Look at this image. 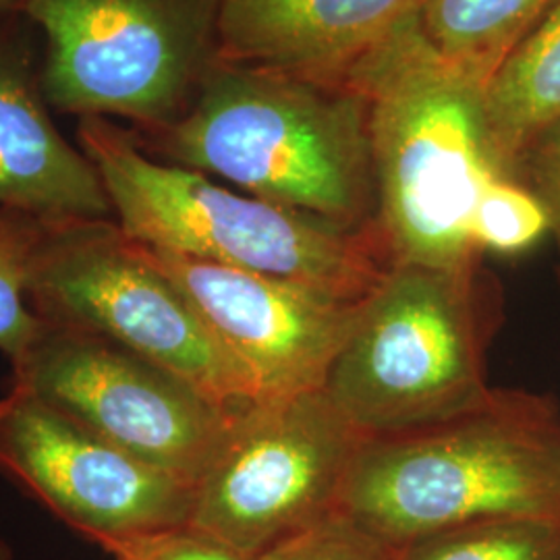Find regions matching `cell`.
I'll use <instances>...</instances> for the list:
<instances>
[{"mask_svg":"<svg viewBox=\"0 0 560 560\" xmlns=\"http://www.w3.org/2000/svg\"><path fill=\"white\" fill-rule=\"evenodd\" d=\"M136 138L152 159L217 175L260 200L376 226L370 98L349 78L219 60L179 122Z\"/></svg>","mask_w":560,"mask_h":560,"instance_id":"6da1fadb","label":"cell"},{"mask_svg":"<svg viewBox=\"0 0 560 560\" xmlns=\"http://www.w3.org/2000/svg\"><path fill=\"white\" fill-rule=\"evenodd\" d=\"M339 515L393 550L483 521H560L559 405L492 388L451 420L368 439Z\"/></svg>","mask_w":560,"mask_h":560,"instance_id":"7a4b0ae2","label":"cell"},{"mask_svg":"<svg viewBox=\"0 0 560 560\" xmlns=\"http://www.w3.org/2000/svg\"><path fill=\"white\" fill-rule=\"evenodd\" d=\"M78 141L92 161L122 233L145 247L258 272L363 300L393 264L374 229L241 196L203 173L156 161L131 129L80 117Z\"/></svg>","mask_w":560,"mask_h":560,"instance_id":"3957f363","label":"cell"},{"mask_svg":"<svg viewBox=\"0 0 560 560\" xmlns=\"http://www.w3.org/2000/svg\"><path fill=\"white\" fill-rule=\"evenodd\" d=\"M370 98L376 226L393 261L480 264L471 217L497 175L481 122L480 83L436 59L411 18L349 75Z\"/></svg>","mask_w":560,"mask_h":560,"instance_id":"277c9868","label":"cell"},{"mask_svg":"<svg viewBox=\"0 0 560 560\" xmlns=\"http://www.w3.org/2000/svg\"><path fill=\"white\" fill-rule=\"evenodd\" d=\"M501 289L481 264L393 261L361 300L324 393L365 439L451 420L490 395Z\"/></svg>","mask_w":560,"mask_h":560,"instance_id":"5b68a950","label":"cell"},{"mask_svg":"<svg viewBox=\"0 0 560 560\" xmlns=\"http://www.w3.org/2000/svg\"><path fill=\"white\" fill-rule=\"evenodd\" d=\"M222 0H25L46 38L42 92L60 113L131 120L136 136L179 122L219 57Z\"/></svg>","mask_w":560,"mask_h":560,"instance_id":"8992f818","label":"cell"},{"mask_svg":"<svg viewBox=\"0 0 560 560\" xmlns=\"http://www.w3.org/2000/svg\"><path fill=\"white\" fill-rule=\"evenodd\" d=\"M25 291L42 322L115 340L231 411L261 400L240 361L115 219L42 221Z\"/></svg>","mask_w":560,"mask_h":560,"instance_id":"52a82bcc","label":"cell"},{"mask_svg":"<svg viewBox=\"0 0 560 560\" xmlns=\"http://www.w3.org/2000/svg\"><path fill=\"white\" fill-rule=\"evenodd\" d=\"M365 441L324 390L254 402L198 481L189 527L258 559L339 515Z\"/></svg>","mask_w":560,"mask_h":560,"instance_id":"ba28073f","label":"cell"},{"mask_svg":"<svg viewBox=\"0 0 560 560\" xmlns=\"http://www.w3.org/2000/svg\"><path fill=\"white\" fill-rule=\"evenodd\" d=\"M11 368V384L194 488L240 413L115 340L46 322Z\"/></svg>","mask_w":560,"mask_h":560,"instance_id":"9c48e42d","label":"cell"},{"mask_svg":"<svg viewBox=\"0 0 560 560\" xmlns=\"http://www.w3.org/2000/svg\"><path fill=\"white\" fill-rule=\"evenodd\" d=\"M0 474L96 546L189 525L194 511V486L15 384L0 399Z\"/></svg>","mask_w":560,"mask_h":560,"instance_id":"30bf717a","label":"cell"},{"mask_svg":"<svg viewBox=\"0 0 560 560\" xmlns=\"http://www.w3.org/2000/svg\"><path fill=\"white\" fill-rule=\"evenodd\" d=\"M145 252L256 382L261 400L324 390L361 301L164 249Z\"/></svg>","mask_w":560,"mask_h":560,"instance_id":"8fae6325","label":"cell"},{"mask_svg":"<svg viewBox=\"0 0 560 560\" xmlns=\"http://www.w3.org/2000/svg\"><path fill=\"white\" fill-rule=\"evenodd\" d=\"M27 34L0 30V208L40 221L113 219L92 161L65 140L46 110Z\"/></svg>","mask_w":560,"mask_h":560,"instance_id":"7c38bea8","label":"cell"},{"mask_svg":"<svg viewBox=\"0 0 560 560\" xmlns=\"http://www.w3.org/2000/svg\"><path fill=\"white\" fill-rule=\"evenodd\" d=\"M420 0H222L219 57L314 78H347Z\"/></svg>","mask_w":560,"mask_h":560,"instance_id":"4fadbf2b","label":"cell"},{"mask_svg":"<svg viewBox=\"0 0 560 560\" xmlns=\"http://www.w3.org/2000/svg\"><path fill=\"white\" fill-rule=\"evenodd\" d=\"M560 120V0L483 85L481 122L490 162L513 180L529 143Z\"/></svg>","mask_w":560,"mask_h":560,"instance_id":"5bb4252c","label":"cell"},{"mask_svg":"<svg viewBox=\"0 0 560 560\" xmlns=\"http://www.w3.org/2000/svg\"><path fill=\"white\" fill-rule=\"evenodd\" d=\"M559 0H420L411 27L425 48L481 88Z\"/></svg>","mask_w":560,"mask_h":560,"instance_id":"9a60e30c","label":"cell"},{"mask_svg":"<svg viewBox=\"0 0 560 560\" xmlns=\"http://www.w3.org/2000/svg\"><path fill=\"white\" fill-rule=\"evenodd\" d=\"M395 555L397 560H560V521H483L411 541Z\"/></svg>","mask_w":560,"mask_h":560,"instance_id":"2e32d148","label":"cell"},{"mask_svg":"<svg viewBox=\"0 0 560 560\" xmlns=\"http://www.w3.org/2000/svg\"><path fill=\"white\" fill-rule=\"evenodd\" d=\"M42 221L20 210L0 208V351L15 360L36 339L42 320L27 303V272Z\"/></svg>","mask_w":560,"mask_h":560,"instance_id":"e0dca14e","label":"cell"},{"mask_svg":"<svg viewBox=\"0 0 560 560\" xmlns=\"http://www.w3.org/2000/svg\"><path fill=\"white\" fill-rule=\"evenodd\" d=\"M546 233H550L548 217L532 191L499 175L483 183L471 217V241L480 254H523Z\"/></svg>","mask_w":560,"mask_h":560,"instance_id":"ac0fdd59","label":"cell"},{"mask_svg":"<svg viewBox=\"0 0 560 560\" xmlns=\"http://www.w3.org/2000/svg\"><path fill=\"white\" fill-rule=\"evenodd\" d=\"M258 560H397V555L355 523L332 515L280 541Z\"/></svg>","mask_w":560,"mask_h":560,"instance_id":"d6986e66","label":"cell"},{"mask_svg":"<svg viewBox=\"0 0 560 560\" xmlns=\"http://www.w3.org/2000/svg\"><path fill=\"white\" fill-rule=\"evenodd\" d=\"M101 548L115 560H258L189 525L102 541Z\"/></svg>","mask_w":560,"mask_h":560,"instance_id":"ffe728a7","label":"cell"},{"mask_svg":"<svg viewBox=\"0 0 560 560\" xmlns=\"http://www.w3.org/2000/svg\"><path fill=\"white\" fill-rule=\"evenodd\" d=\"M513 180L540 201L548 217L550 235L560 249V120L529 143L515 166Z\"/></svg>","mask_w":560,"mask_h":560,"instance_id":"44dd1931","label":"cell"},{"mask_svg":"<svg viewBox=\"0 0 560 560\" xmlns=\"http://www.w3.org/2000/svg\"><path fill=\"white\" fill-rule=\"evenodd\" d=\"M25 0H0V11H21Z\"/></svg>","mask_w":560,"mask_h":560,"instance_id":"7402d4cb","label":"cell"},{"mask_svg":"<svg viewBox=\"0 0 560 560\" xmlns=\"http://www.w3.org/2000/svg\"><path fill=\"white\" fill-rule=\"evenodd\" d=\"M0 560H13V548L4 540H0Z\"/></svg>","mask_w":560,"mask_h":560,"instance_id":"603a6c76","label":"cell"}]
</instances>
